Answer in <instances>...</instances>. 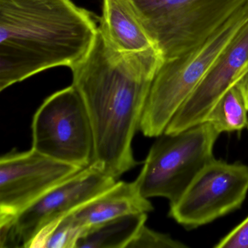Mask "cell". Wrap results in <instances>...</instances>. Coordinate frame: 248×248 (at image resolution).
<instances>
[{
  "mask_svg": "<svg viewBox=\"0 0 248 248\" xmlns=\"http://www.w3.org/2000/svg\"><path fill=\"white\" fill-rule=\"evenodd\" d=\"M83 231L75 227L65 216L54 220V226L47 240V248H76Z\"/></svg>",
  "mask_w": 248,
  "mask_h": 248,
  "instance_id": "cell-15",
  "label": "cell"
},
{
  "mask_svg": "<svg viewBox=\"0 0 248 248\" xmlns=\"http://www.w3.org/2000/svg\"><path fill=\"white\" fill-rule=\"evenodd\" d=\"M163 62L155 47L118 51L98 30L88 54L71 69L92 128L91 166L117 180L138 165L132 143Z\"/></svg>",
  "mask_w": 248,
  "mask_h": 248,
  "instance_id": "cell-1",
  "label": "cell"
},
{
  "mask_svg": "<svg viewBox=\"0 0 248 248\" xmlns=\"http://www.w3.org/2000/svg\"><path fill=\"white\" fill-rule=\"evenodd\" d=\"M220 134L204 122L180 133L156 137L135 181L141 195L164 197L170 204L176 202L215 159L213 149Z\"/></svg>",
  "mask_w": 248,
  "mask_h": 248,
  "instance_id": "cell-5",
  "label": "cell"
},
{
  "mask_svg": "<svg viewBox=\"0 0 248 248\" xmlns=\"http://www.w3.org/2000/svg\"><path fill=\"white\" fill-rule=\"evenodd\" d=\"M187 245L170 235L155 232L146 224L140 229L127 248H186Z\"/></svg>",
  "mask_w": 248,
  "mask_h": 248,
  "instance_id": "cell-16",
  "label": "cell"
},
{
  "mask_svg": "<svg viewBox=\"0 0 248 248\" xmlns=\"http://www.w3.org/2000/svg\"><path fill=\"white\" fill-rule=\"evenodd\" d=\"M248 62V19L172 117L164 133L174 134L204 123L216 103L235 85L238 73Z\"/></svg>",
  "mask_w": 248,
  "mask_h": 248,
  "instance_id": "cell-10",
  "label": "cell"
},
{
  "mask_svg": "<svg viewBox=\"0 0 248 248\" xmlns=\"http://www.w3.org/2000/svg\"><path fill=\"white\" fill-rule=\"evenodd\" d=\"M32 148L69 165L89 166L93 136L88 111L74 85L45 100L33 117Z\"/></svg>",
  "mask_w": 248,
  "mask_h": 248,
  "instance_id": "cell-6",
  "label": "cell"
},
{
  "mask_svg": "<svg viewBox=\"0 0 248 248\" xmlns=\"http://www.w3.org/2000/svg\"><path fill=\"white\" fill-rule=\"evenodd\" d=\"M115 178L89 165L36 200L14 219L5 248H28L37 232L114 185Z\"/></svg>",
  "mask_w": 248,
  "mask_h": 248,
  "instance_id": "cell-9",
  "label": "cell"
},
{
  "mask_svg": "<svg viewBox=\"0 0 248 248\" xmlns=\"http://www.w3.org/2000/svg\"><path fill=\"white\" fill-rule=\"evenodd\" d=\"M154 207L141 195L136 181H117L111 188L65 216L83 232L107 220L133 213H149Z\"/></svg>",
  "mask_w": 248,
  "mask_h": 248,
  "instance_id": "cell-11",
  "label": "cell"
},
{
  "mask_svg": "<svg viewBox=\"0 0 248 248\" xmlns=\"http://www.w3.org/2000/svg\"><path fill=\"white\" fill-rule=\"evenodd\" d=\"M205 122L210 123L220 133L240 131L247 127L248 109L236 85L231 87L216 103Z\"/></svg>",
  "mask_w": 248,
  "mask_h": 248,
  "instance_id": "cell-14",
  "label": "cell"
},
{
  "mask_svg": "<svg viewBox=\"0 0 248 248\" xmlns=\"http://www.w3.org/2000/svg\"><path fill=\"white\" fill-rule=\"evenodd\" d=\"M146 220L147 213H133L95 225L82 232L76 248H127Z\"/></svg>",
  "mask_w": 248,
  "mask_h": 248,
  "instance_id": "cell-13",
  "label": "cell"
},
{
  "mask_svg": "<svg viewBox=\"0 0 248 248\" xmlns=\"http://www.w3.org/2000/svg\"><path fill=\"white\" fill-rule=\"evenodd\" d=\"M235 85L240 90L248 109V62L238 73Z\"/></svg>",
  "mask_w": 248,
  "mask_h": 248,
  "instance_id": "cell-18",
  "label": "cell"
},
{
  "mask_svg": "<svg viewBox=\"0 0 248 248\" xmlns=\"http://www.w3.org/2000/svg\"><path fill=\"white\" fill-rule=\"evenodd\" d=\"M248 19V8L228 21L204 44L188 54L163 62L155 75L139 130L147 137L165 132L223 49Z\"/></svg>",
  "mask_w": 248,
  "mask_h": 248,
  "instance_id": "cell-4",
  "label": "cell"
},
{
  "mask_svg": "<svg viewBox=\"0 0 248 248\" xmlns=\"http://www.w3.org/2000/svg\"><path fill=\"white\" fill-rule=\"evenodd\" d=\"M98 18L72 0H0V91L91 50Z\"/></svg>",
  "mask_w": 248,
  "mask_h": 248,
  "instance_id": "cell-2",
  "label": "cell"
},
{
  "mask_svg": "<svg viewBox=\"0 0 248 248\" xmlns=\"http://www.w3.org/2000/svg\"><path fill=\"white\" fill-rule=\"evenodd\" d=\"M248 192V165L214 159L170 204L169 216L186 229H196L240 208Z\"/></svg>",
  "mask_w": 248,
  "mask_h": 248,
  "instance_id": "cell-7",
  "label": "cell"
},
{
  "mask_svg": "<svg viewBox=\"0 0 248 248\" xmlns=\"http://www.w3.org/2000/svg\"><path fill=\"white\" fill-rule=\"evenodd\" d=\"M247 128L248 129V126H247Z\"/></svg>",
  "mask_w": 248,
  "mask_h": 248,
  "instance_id": "cell-19",
  "label": "cell"
},
{
  "mask_svg": "<svg viewBox=\"0 0 248 248\" xmlns=\"http://www.w3.org/2000/svg\"><path fill=\"white\" fill-rule=\"evenodd\" d=\"M215 248H248V217L229 232Z\"/></svg>",
  "mask_w": 248,
  "mask_h": 248,
  "instance_id": "cell-17",
  "label": "cell"
},
{
  "mask_svg": "<svg viewBox=\"0 0 248 248\" xmlns=\"http://www.w3.org/2000/svg\"><path fill=\"white\" fill-rule=\"evenodd\" d=\"M82 169L32 149L3 155L0 159V222L14 221L36 200Z\"/></svg>",
  "mask_w": 248,
  "mask_h": 248,
  "instance_id": "cell-8",
  "label": "cell"
},
{
  "mask_svg": "<svg viewBox=\"0 0 248 248\" xmlns=\"http://www.w3.org/2000/svg\"><path fill=\"white\" fill-rule=\"evenodd\" d=\"M98 30L118 51L136 53L155 47L132 0H103Z\"/></svg>",
  "mask_w": 248,
  "mask_h": 248,
  "instance_id": "cell-12",
  "label": "cell"
},
{
  "mask_svg": "<svg viewBox=\"0 0 248 248\" xmlns=\"http://www.w3.org/2000/svg\"><path fill=\"white\" fill-rule=\"evenodd\" d=\"M164 62L200 47L248 8V0H132Z\"/></svg>",
  "mask_w": 248,
  "mask_h": 248,
  "instance_id": "cell-3",
  "label": "cell"
}]
</instances>
